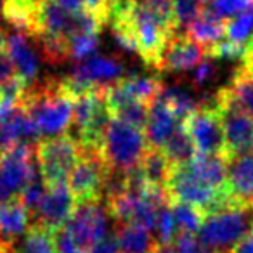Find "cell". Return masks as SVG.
I'll list each match as a JSON object with an SVG mask.
<instances>
[{"instance_id": "obj_1", "label": "cell", "mask_w": 253, "mask_h": 253, "mask_svg": "<svg viewBox=\"0 0 253 253\" xmlns=\"http://www.w3.org/2000/svg\"><path fill=\"white\" fill-rule=\"evenodd\" d=\"M113 37L120 47L137 54L146 66L156 70L167 42L173 35L139 0H122L109 12ZM177 33V32H175Z\"/></svg>"}, {"instance_id": "obj_2", "label": "cell", "mask_w": 253, "mask_h": 253, "mask_svg": "<svg viewBox=\"0 0 253 253\" xmlns=\"http://www.w3.org/2000/svg\"><path fill=\"white\" fill-rule=\"evenodd\" d=\"M19 104L35 123L42 139L66 134L73 122V99L56 78L28 85Z\"/></svg>"}, {"instance_id": "obj_3", "label": "cell", "mask_w": 253, "mask_h": 253, "mask_svg": "<svg viewBox=\"0 0 253 253\" xmlns=\"http://www.w3.org/2000/svg\"><path fill=\"white\" fill-rule=\"evenodd\" d=\"M252 227L253 207H224L205 215L196 234L211 253H229Z\"/></svg>"}, {"instance_id": "obj_4", "label": "cell", "mask_w": 253, "mask_h": 253, "mask_svg": "<svg viewBox=\"0 0 253 253\" xmlns=\"http://www.w3.org/2000/svg\"><path fill=\"white\" fill-rule=\"evenodd\" d=\"M146 151L148 142L141 128L111 118L99 149V155L109 170L126 173L137 169Z\"/></svg>"}, {"instance_id": "obj_5", "label": "cell", "mask_w": 253, "mask_h": 253, "mask_svg": "<svg viewBox=\"0 0 253 253\" xmlns=\"http://www.w3.org/2000/svg\"><path fill=\"white\" fill-rule=\"evenodd\" d=\"M165 193L170 203H187L200 208L205 215L227 207L229 191H217L193 170L184 165H172L165 184Z\"/></svg>"}, {"instance_id": "obj_6", "label": "cell", "mask_w": 253, "mask_h": 253, "mask_svg": "<svg viewBox=\"0 0 253 253\" xmlns=\"http://www.w3.org/2000/svg\"><path fill=\"white\" fill-rule=\"evenodd\" d=\"M84 148L75 135L43 137L35 144V163L47 186L66 182L71 169L80 160Z\"/></svg>"}, {"instance_id": "obj_7", "label": "cell", "mask_w": 253, "mask_h": 253, "mask_svg": "<svg viewBox=\"0 0 253 253\" xmlns=\"http://www.w3.org/2000/svg\"><path fill=\"white\" fill-rule=\"evenodd\" d=\"M180 123L193 141L196 153L224 156V130H222V123L217 109L211 104V97H205L203 104H200L196 111L187 115Z\"/></svg>"}, {"instance_id": "obj_8", "label": "cell", "mask_w": 253, "mask_h": 253, "mask_svg": "<svg viewBox=\"0 0 253 253\" xmlns=\"http://www.w3.org/2000/svg\"><path fill=\"white\" fill-rule=\"evenodd\" d=\"M109 172L111 170L102 162L99 153L84 149L80 160L75 163L66 179V186L73 194L75 203L78 205L102 200Z\"/></svg>"}, {"instance_id": "obj_9", "label": "cell", "mask_w": 253, "mask_h": 253, "mask_svg": "<svg viewBox=\"0 0 253 253\" xmlns=\"http://www.w3.org/2000/svg\"><path fill=\"white\" fill-rule=\"evenodd\" d=\"M109 213L104 201H87L78 203L71 211L70 218L64 222L63 229L80 248L87 252L90 246L101 241L108 234Z\"/></svg>"}, {"instance_id": "obj_10", "label": "cell", "mask_w": 253, "mask_h": 253, "mask_svg": "<svg viewBox=\"0 0 253 253\" xmlns=\"http://www.w3.org/2000/svg\"><path fill=\"white\" fill-rule=\"evenodd\" d=\"M211 104L217 109L218 118L222 123L225 141V160H231L243 153H248L253 149V118L241 109L234 108L227 102L217 101L211 95Z\"/></svg>"}, {"instance_id": "obj_11", "label": "cell", "mask_w": 253, "mask_h": 253, "mask_svg": "<svg viewBox=\"0 0 253 253\" xmlns=\"http://www.w3.org/2000/svg\"><path fill=\"white\" fill-rule=\"evenodd\" d=\"M37 170L35 146L19 142L0 155V177L12 194L21 193Z\"/></svg>"}, {"instance_id": "obj_12", "label": "cell", "mask_w": 253, "mask_h": 253, "mask_svg": "<svg viewBox=\"0 0 253 253\" xmlns=\"http://www.w3.org/2000/svg\"><path fill=\"white\" fill-rule=\"evenodd\" d=\"M75 207H77V203H75V198L71 191L68 189L66 182L47 186L45 194L42 196L35 210L32 211V222L57 231L70 218Z\"/></svg>"}, {"instance_id": "obj_13", "label": "cell", "mask_w": 253, "mask_h": 253, "mask_svg": "<svg viewBox=\"0 0 253 253\" xmlns=\"http://www.w3.org/2000/svg\"><path fill=\"white\" fill-rule=\"evenodd\" d=\"M207 57V50L198 42H194L189 35L184 32H177L170 37L160 56L156 70L162 73H175V71H186L194 68L198 63Z\"/></svg>"}, {"instance_id": "obj_14", "label": "cell", "mask_w": 253, "mask_h": 253, "mask_svg": "<svg viewBox=\"0 0 253 253\" xmlns=\"http://www.w3.org/2000/svg\"><path fill=\"white\" fill-rule=\"evenodd\" d=\"M229 205L253 207V149L227 160Z\"/></svg>"}, {"instance_id": "obj_15", "label": "cell", "mask_w": 253, "mask_h": 253, "mask_svg": "<svg viewBox=\"0 0 253 253\" xmlns=\"http://www.w3.org/2000/svg\"><path fill=\"white\" fill-rule=\"evenodd\" d=\"M30 39L26 33L14 32L5 35L4 49L14 66V73L25 82L26 85H32L37 82L40 70V59L37 56L35 49L30 43Z\"/></svg>"}, {"instance_id": "obj_16", "label": "cell", "mask_w": 253, "mask_h": 253, "mask_svg": "<svg viewBox=\"0 0 253 253\" xmlns=\"http://www.w3.org/2000/svg\"><path fill=\"white\" fill-rule=\"evenodd\" d=\"M32 224V213L16 194L0 203V246L11 250L12 243Z\"/></svg>"}, {"instance_id": "obj_17", "label": "cell", "mask_w": 253, "mask_h": 253, "mask_svg": "<svg viewBox=\"0 0 253 253\" xmlns=\"http://www.w3.org/2000/svg\"><path fill=\"white\" fill-rule=\"evenodd\" d=\"M180 123V120L172 113V109L165 104L163 101L156 99L149 104L148 111V120H146L144 126V137L148 142V148L153 149H162L163 144L170 139V135L173 134V130L177 128V125Z\"/></svg>"}, {"instance_id": "obj_18", "label": "cell", "mask_w": 253, "mask_h": 253, "mask_svg": "<svg viewBox=\"0 0 253 253\" xmlns=\"http://www.w3.org/2000/svg\"><path fill=\"white\" fill-rule=\"evenodd\" d=\"M213 97L217 101L232 104L253 118V75L239 66L232 73L229 84L218 88Z\"/></svg>"}, {"instance_id": "obj_19", "label": "cell", "mask_w": 253, "mask_h": 253, "mask_svg": "<svg viewBox=\"0 0 253 253\" xmlns=\"http://www.w3.org/2000/svg\"><path fill=\"white\" fill-rule=\"evenodd\" d=\"M184 33L189 35L201 47H205V50H208L222 39H225V21L218 19L213 12L203 7V11L186 26Z\"/></svg>"}, {"instance_id": "obj_20", "label": "cell", "mask_w": 253, "mask_h": 253, "mask_svg": "<svg viewBox=\"0 0 253 253\" xmlns=\"http://www.w3.org/2000/svg\"><path fill=\"white\" fill-rule=\"evenodd\" d=\"M9 253H57L56 231L32 222L28 229L12 243Z\"/></svg>"}, {"instance_id": "obj_21", "label": "cell", "mask_w": 253, "mask_h": 253, "mask_svg": "<svg viewBox=\"0 0 253 253\" xmlns=\"http://www.w3.org/2000/svg\"><path fill=\"white\" fill-rule=\"evenodd\" d=\"M187 167L217 191H227V160L224 156L196 153Z\"/></svg>"}, {"instance_id": "obj_22", "label": "cell", "mask_w": 253, "mask_h": 253, "mask_svg": "<svg viewBox=\"0 0 253 253\" xmlns=\"http://www.w3.org/2000/svg\"><path fill=\"white\" fill-rule=\"evenodd\" d=\"M39 0H2V14L18 32L33 37L37 26Z\"/></svg>"}, {"instance_id": "obj_23", "label": "cell", "mask_w": 253, "mask_h": 253, "mask_svg": "<svg viewBox=\"0 0 253 253\" xmlns=\"http://www.w3.org/2000/svg\"><path fill=\"white\" fill-rule=\"evenodd\" d=\"M115 238L120 253H149L156 243L151 231L135 224H116Z\"/></svg>"}, {"instance_id": "obj_24", "label": "cell", "mask_w": 253, "mask_h": 253, "mask_svg": "<svg viewBox=\"0 0 253 253\" xmlns=\"http://www.w3.org/2000/svg\"><path fill=\"white\" fill-rule=\"evenodd\" d=\"M139 170H141L146 184L165 189L167 179H169L170 170H172V163L167 160L162 149L148 148L146 155L142 156L141 163H139Z\"/></svg>"}, {"instance_id": "obj_25", "label": "cell", "mask_w": 253, "mask_h": 253, "mask_svg": "<svg viewBox=\"0 0 253 253\" xmlns=\"http://www.w3.org/2000/svg\"><path fill=\"white\" fill-rule=\"evenodd\" d=\"M162 151L172 165L189 163L191 160L196 156V148H194L193 141H191V137L187 135V132L184 130L182 123L177 125V128L173 130V134L170 135V139L163 144Z\"/></svg>"}, {"instance_id": "obj_26", "label": "cell", "mask_w": 253, "mask_h": 253, "mask_svg": "<svg viewBox=\"0 0 253 253\" xmlns=\"http://www.w3.org/2000/svg\"><path fill=\"white\" fill-rule=\"evenodd\" d=\"M225 39L245 50L253 43V5L225 21Z\"/></svg>"}, {"instance_id": "obj_27", "label": "cell", "mask_w": 253, "mask_h": 253, "mask_svg": "<svg viewBox=\"0 0 253 253\" xmlns=\"http://www.w3.org/2000/svg\"><path fill=\"white\" fill-rule=\"evenodd\" d=\"M158 99L163 101L172 109V113L180 122H182L187 115H191V113L200 108V102L189 94V90L179 87V85H169V87L163 85L162 90H160Z\"/></svg>"}, {"instance_id": "obj_28", "label": "cell", "mask_w": 253, "mask_h": 253, "mask_svg": "<svg viewBox=\"0 0 253 253\" xmlns=\"http://www.w3.org/2000/svg\"><path fill=\"white\" fill-rule=\"evenodd\" d=\"M126 90L135 101L151 104L160 95V90L163 87L162 78L158 77H139V75H130V77H122Z\"/></svg>"}, {"instance_id": "obj_29", "label": "cell", "mask_w": 253, "mask_h": 253, "mask_svg": "<svg viewBox=\"0 0 253 253\" xmlns=\"http://www.w3.org/2000/svg\"><path fill=\"white\" fill-rule=\"evenodd\" d=\"M170 205H172V213H173V220H175L177 232L196 234L200 231L201 224H203V218H205L203 211L200 208L187 203H170Z\"/></svg>"}, {"instance_id": "obj_30", "label": "cell", "mask_w": 253, "mask_h": 253, "mask_svg": "<svg viewBox=\"0 0 253 253\" xmlns=\"http://www.w3.org/2000/svg\"><path fill=\"white\" fill-rule=\"evenodd\" d=\"M148 111H149V104L141 102V101H132V102H128V104L122 106L120 109H116V111L113 113V118L128 123V125L135 126V128L144 130L146 120H148Z\"/></svg>"}, {"instance_id": "obj_31", "label": "cell", "mask_w": 253, "mask_h": 253, "mask_svg": "<svg viewBox=\"0 0 253 253\" xmlns=\"http://www.w3.org/2000/svg\"><path fill=\"white\" fill-rule=\"evenodd\" d=\"M155 231L158 234V243H173V239H175L177 227H175V220H173L170 201H165L158 208V211H156Z\"/></svg>"}, {"instance_id": "obj_32", "label": "cell", "mask_w": 253, "mask_h": 253, "mask_svg": "<svg viewBox=\"0 0 253 253\" xmlns=\"http://www.w3.org/2000/svg\"><path fill=\"white\" fill-rule=\"evenodd\" d=\"M253 0H210L205 7L211 11L218 19L227 21V19L234 18L236 14L243 12L245 9L252 7Z\"/></svg>"}, {"instance_id": "obj_33", "label": "cell", "mask_w": 253, "mask_h": 253, "mask_svg": "<svg viewBox=\"0 0 253 253\" xmlns=\"http://www.w3.org/2000/svg\"><path fill=\"white\" fill-rule=\"evenodd\" d=\"M45 191H47V184L43 182L42 175H40V172L37 170V172L33 173L32 179L26 182V186L23 187L21 193H19L18 196L21 198V201L26 205V208H28L30 213H32V211L37 208V205L40 203L42 196L45 194Z\"/></svg>"}, {"instance_id": "obj_34", "label": "cell", "mask_w": 253, "mask_h": 253, "mask_svg": "<svg viewBox=\"0 0 253 253\" xmlns=\"http://www.w3.org/2000/svg\"><path fill=\"white\" fill-rule=\"evenodd\" d=\"M70 59L84 61L90 54H94L99 47V33L90 35H75L70 39Z\"/></svg>"}, {"instance_id": "obj_35", "label": "cell", "mask_w": 253, "mask_h": 253, "mask_svg": "<svg viewBox=\"0 0 253 253\" xmlns=\"http://www.w3.org/2000/svg\"><path fill=\"white\" fill-rule=\"evenodd\" d=\"M149 12L156 16L163 25L173 33L179 32L175 25V16H173V0H139Z\"/></svg>"}, {"instance_id": "obj_36", "label": "cell", "mask_w": 253, "mask_h": 253, "mask_svg": "<svg viewBox=\"0 0 253 253\" xmlns=\"http://www.w3.org/2000/svg\"><path fill=\"white\" fill-rule=\"evenodd\" d=\"M205 5L200 0H173V16H175L177 30L186 28L201 11Z\"/></svg>"}, {"instance_id": "obj_37", "label": "cell", "mask_w": 253, "mask_h": 253, "mask_svg": "<svg viewBox=\"0 0 253 253\" xmlns=\"http://www.w3.org/2000/svg\"><path fill=\"white\" fill-rule=\"evenodd\" d=\"M173 245H175L179 253H211L198 239L196 234H189V232H177L175 239H173Z\"/></svg>"}, {"instance_id": "obj_38", "label": "cell", "mask_w": 253, "mask_h": 253, "mask_svg": "<svg viewBox=\"0 0 253 253\" xmlns=\"http://www.w3.org/2000/svg\"><path fill=\"white\" fill-rule=\"evenodd\" d=\"M215 73H217V66L211 61V57H205L201 63H198L194 66V75H193V84L194 87H203L210 80H213Z\"/></svg>"}, {"instance_id": "obj_39", "label": "cell", "mask_w": 253, "mask_h": 253, "mask_svg": "<svg viewBox=\"0 0 253 253\" xmlns=\"http://www.w3.org/2000/svg\"><path fill=\"white\" fill-rule=\"evenodd\" d=\"M84 4V11H87L88 14L95 16L99 21L106 23L109 21V4L108 0H82Z\"/></svg>"}, {"instance_id": "obj_40", "label": "cell", "mask_w": 253, "mask_h": 253, "mask_svg": "<svg viewBox=\"0 0 253 253\" xmlns=\"http://www.w3.org/2000/svg\"><path fill=\"white\" fill-rule=\"evenodd\" d=\"M56 248H57V253H87L84 248H80L63 229H57L56 231Z\"/></svg>"}, {"instance_id": "obj_41", "label": "cell", "mask_w": 253, "mask_h": 253, "mask_svg": "<svg viewBox=\"0 0 253 253\" xmlns=\"http://www.w3.org/2000/svg\"><path fill=\"white\" fill-rule=\"evenodd\" d=\"M87 253H120L115 234H111V236L106 234L101 241H97L94 246H90V248L87 250Z\"/></svg>"}, {"instance_id": "obj_42", "label": "cell", "mask_w": 253, "mask_h": 253, "mask_svg": "<svg viewBox=\"0 0 253 253\" xmlns=\"http://www.w3.org/2000/svg\"><path fill=\"white\" fill-rule=\"evenodd\" d=\"M229 253H253V227L229 250Z\"/></svg>"}, {"instance_id": "obj_43", "label": "cell", "mask_w": 253, "mask_h": 253, "mask_svg": "<svg viewBox=\"0 0 253 253\" xmlns=\"http://www.w3.org/2000/svg\"><path fill=\"white\" fill-rule=\"evenodd\" d=\"M12 75H16L14 66H12V63H11V59H9L5 49L2 47V49H0V84L5 82L7 78H11Z\"/></svg>"}, {"instance_id": "obj_44", "label": "cell", "mask_w": 253, "mask_h": 253, "mask_svg": "<svg viewBox=\"0 0 253 253\" xmlns=\"http://www.w3.org/2000/svg\"><path fill=\"white\" fill-rule=\"evenodd\" d=\"M239 61H241V64H239V66H241L245 71H248V73L253 75V43L243 50Z\"/></svg>"}, {"instance_id": "obj_45", "label": "cell", "mask_w": 253, "mask_h": 253, "mask_svg": "<svg viewBox=\"0 0 253 253\" xmlns=\"http://www.w3.org/2000/svg\"><path fill=\"white\" fill-rule=\"evenodd\" d=\"M57 4L61 5L63 9L70 12H80L84 11V4H82V0H56Z\"/></svg>"}, {"instance_id": "obj_46", "label": "cell", "mask_w": 253, "mask_h": 253, "mask_svg": "<svg viewBox=\"0 0 253 253\" xmlns=\"http://www.w3.org/2000/svg\"><path fill=\"white\" fill-rule=\"evenodd\" d=\"M149 253H179L173 243H155V246L151 248Z\"/></svg>"}, {"instance_id": "obj_47", "label": "cell", "mask_w": 253, "mask_h": 253, "mask_svg": "<svg viewBox=\"0 0 253 253\" xmlns=\"http://www.w3.org/2000/svg\"><path fill=\"white\" fill-rule=\"evenodd\" d=\"M11 196H16V194H12L11 191L7 189V186H5L4 180H2V177H0V203H4V201L9 200Z\"/></svg>"}, {"instance_id": "obj_48", "label": "cell", "mask_w": 253, "mask_h": 253, "mask_svg": "<svg viewBox=\"0 0 253 253\" xmlns=\"http://www.w3.org/2000/svg\"><path fill=\"white\" fill-rule=\"evenodd\" d=\"M4 42H5V33L2 32V28H0V49L4 47Z\"/></svg>"}, {"instance_id": "obj_49", "label": "cell", "mask_w": 253, "mask_h": 253, "mask_svg": "<svg viewBox=\"0 0 253 253\" xmlns=\"http://www.w3.org/2000/svg\"><path fill=\"white\" fill-rule=\"evenodd\" d=\"M200 2H201V4H203V5H207L208 2H210V0H200Z\"/></svg>"}]
</instances>
